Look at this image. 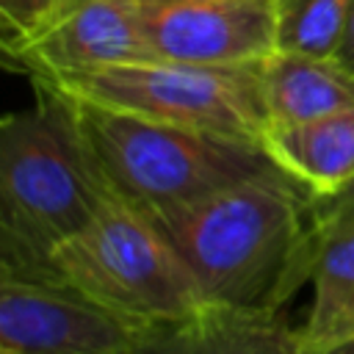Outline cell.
Returning <instances> with one entry per match:
<instances>
[{
  "mask_svg": "<svg viewBox=\"0 0 354 354\" xmlns=\"http://www.w3.org/2000/svg\"><path fill=\"white\" fill-rule=\"evenodd\" d=\"M354 0H277L279 47L335 55Z\"/></svg>",
  "mask_w": 354,
  "mask_h": 354,
  "instance_id": "13",
  "label": "cell"
},
{
  "mask_svg": "<svg viewBox=\"0 0 354 354\" xmlns=\"http://www.w3.org/2000/svg\"><path fill=\"white\" fill-rule=\"evenodd\" d=\"M3 58L28 77H61L152 58L138 0H64L39 28L6 41Z\"/></svg>",
  "mask_w": 354,
  "mask_h": 354,
  "instance_id": "7",
  "label": "cell"
},
{
  "mask_svg": "<svg viewBox=\"0 0 354 354\" xmlns=\"http://www.w3.org/2000/svg\"><path fill=\"white\" fill-rule=\"evenodd\" d=\"M30 80H47L64 94L97 105L257 144L263 141V133L268 127L260 88V64L207 66L144 58L61 77Z\"/></svg>",
  "mask_w": 354,
  "mask_h": 354,
  "instance_id": "5",
  "label": "cell"
},
{
  "mask_svg": "<svg viewBox=\"0 0 354 354\" xmlns=\"http://www.w3.org/2000/svg\"><path fill=\"white\" fill-rule=\"evenodd\" d=\"M64 0H0V41H14L39 28Z\"/></svg>",
  "mask_w": 354,
  "mask_h": 354,
  "instance_id": "14",
  "label": "cell"
},
{
  "mask_svg": "<svg viewBox=\"0 0 354 354\" xmlns=\"http://www.w3.org/2000/svg\"><path fill=\"white\" fill-rule=\"evenodd\" d=\"M315 354H354V335L340 340V343H335V346H329V348H321Z\"/></svg>",
  "mask_w": 354,
  "mask_h": 354,
  "instance_id": "17",
  "label": "cell"
},
{
  "mask_svg": "<svg viewBox=\"0 0 354 354\" xmlns=\"http://www.w3.org/2000/svg\"><path fill=\"white\" fill-rule=\"evenodd\" d=\"M144 216L180 254L205 304L279 310L310 279V196L288 174Z\"/></svg>",
  "mask_w": 354,
  "mask_h": 354,
  "instance_id": "1",
  "label": "cell"
},
{
  "mask_svg": "<svg viewBox=\"0 0 354 354\" xmlns=\"http://www.w3.org/2000/svg\"><path fill=\"white\" fill-rule=\"evenodd\" d=\"M152 58L254 66L279 47L277 0H188L144 6Z\"/></svg>",
  "mask_w": 354,
  "mask_h": 354,
  "instance_id": "8",
  "label": "cell"
},
{
  "mask_svg": "<svg viewBox=\"0 0 354 354\" xmlns=\"http://www.w3.org/2000/svg\"><path fill=\"white\" fill-rule=\"evenodd\" d=\"M138 354H310L299 329L268 307L202 304L180 324L152 329Z\"/></svg>",
  "mask_w": 354,
  "mask_h": 354,
  "instance_id": "9",
  "label": "cell"
},
{
  "mask_svg": "<svg viewBox=\"0 0 354 354\" xmlns=\"http://www.w3.org/2000/svg\"><path fill=\"white\" fill-rule=\"evenodd\" d=\"M313 304L299 326L310 354L354 335V216L310 221Z\"/></svg>",
  "mask_w": 354,
  "mask_h": 354,
  "instance_id": "11",
  "label": "cell"
},
{
  "mask_svg": "<svg viewBox=\"0 0 354 354\" xmlns=\"http://www.w3.org/2000/svg\"><path fill=\"white\" fill-rule=\"evenodd\" d=\"M346 216H354V180L332 196L310 199V221H332Z\"/></svg>",
  "mask_w": 354,
  "mask_h": 354,
  "instance_id": "15",
  "label": "cell"
},
{
  "mask_svg": "<svg viewBox=\"0 0 354 354\" xmlns=\"http://www.w3.org/2000/svg\"><path fill=\"white\" fill-rule=\"evenodd\" d=\"M144 6H169V3H188V0H138Z\"/></svg>",
  "mask_w": 354,
  "mask_h": 354,
  "instance_id": "18",
  "label": "cell"
},
{
  "mask_svg": "<svg viewBox=\"0 0 354 354\" xmlns=\"http://www.w3.org/2000/svg\"><path fill=\"white\" fill-rule=\"evenodd\" d=\"M263 149L310 199L343 191L354 180V105L293 124H268Z\"/></svg>",
  "mask_w": 354,
  "mask_h": 354,
  "instance_id": "10",
  "label": "cell"
},
{
  "mask_svg": "<svg viewBox=\"0 0 354 354\" xmlns=\"http://www.w3.org/2000/svg\"><path fill=\"white\" fill-rule=\"evenodd\" d=\"M75 113L108 188L141 213H163L221 188L285 174L263 144L77 100Z\"/></svg>",
  "mask_w": 354,
  "mask_h": 354,
  "instance_id": "3",
  "label": "cell"
},
{
  "mask_svg": "<svg viewBox=\"0 0 354 354\" xmlns=\"http://www.w3.org/2000/svg\"><path fill=\"white\" fill-rule=\"evenodd\" d=\"M33 102L0 122V274L44 277L50 254L113 194L86 144L75 102L30 80Z\"/></svg>",
  "mask_w": 354,
  "mask_h": 354,
  "instance_id": "2",
  "label": "cell"
},
{
  "mask_svg": "<svg viewBox=\"0 0 354 354\" xmlns=\"http://www.w3.org/2000/svg\"><path fill=\"white\" fill-rule=\"evenodd\" d=\"M268 124H293L354 105V72L335 55L277 47L260 64Z\"/></svg>",
  "mask_w": 354,
  "mask_h": 354,
  "instance_id": "12",
  "label": "cell"
},
{
  "mask_svg": "<svg viewBox=\"0 0 354 354\" xmlns=\"http://www.w3.org/2000/svg\"><path fill=\"white\" fill-rule=\"evenodd\" d=\"M335 58L340 64H346L351 72H354V6H351V14H348V22H346V30H343V39L335 50Z\"/></svg>",
  "mask_w": 354,
  "mask_h": 354,
  "instance_id": "16",
  "label": "cell"
},
{
  "mask_svg": "<svg viewBox=\"0 0 354 354\" xmlns=\"http://www.w3.org/2000/svg\"><path fill=\"white\" fill-rule=\"evenodd\" d=\"M149 329L180 324L205 299L158 227L116 194L47 260L44 277Z\"/></svg>",
  "mask_w": 354,
  "mask_h": 354,
  "instance_id": "4",
  "label": "cell"
},
{
  "mask_svg": "<svg viewBox=\"0 0 354 354\" xmlns=\"http://www.w3.org/2000/svg\"><path fill=\"white\" fill-rule=\"evenodd\" d=\"M149 335L69 285L0 274V354H138Z\"/></svg>",
  "mask_w": 354,
  "mask_h": 354,
  "instance_id": "6",
  "label": "cell"
}]
</instances>
